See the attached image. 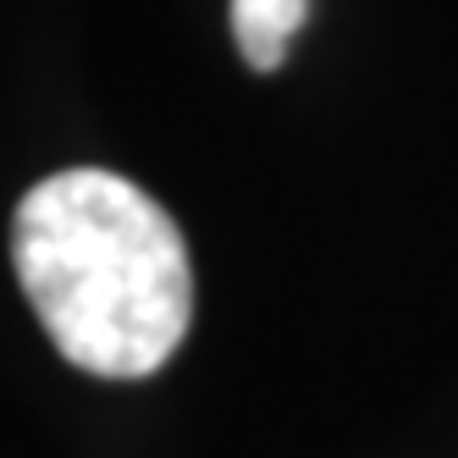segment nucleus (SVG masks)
<instances>
[{
  "label": "nucleus",
  "mask_w": 458,
  "mask_h": 458,
  "mask_svg": "<svg viewBox=\"0 0 458 458\" xmlns=\"http://www.w3.org/2000/svg\"><path fill=\"white\" fill-rule=\"evenodd\" d=\"M12 266L55 353L89 376H155L188 337V243L116 172L72 166L28 188L12 221Z\"/></svg>",
  "instance_id": "f257e3e1"
},
{
  "label": "nucleus",
  "mask_w": 458,
  "mask_h": 458,
  "mask_svg": "<svg viewBox=\"0 0 458 458\" xmlns=\"http://www.w3.org/2000/svg\"><path fill=\"white\" fill-rule=\"evenodd\" d=\"M304 17H310V0H233L238 55L254 72H276L293 50V34L304 28Z\"/></svg>",
  "instance_id": "f03ea898"
}]
</instances>
